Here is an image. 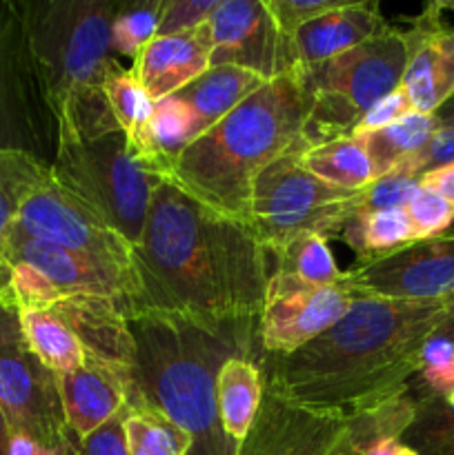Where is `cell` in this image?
Wrapping results in <instances>:
<instances>
[{"instance_id":"14","label":"cell","mask_w":454,"mask_h":455,"mask_svg":"<svg viewBox=\"0 0 454 455\" xmlns=\"http://www.w3.org/2000/svg\"><path fill=\"white\" fill-rule=\"evenodd\" d=\"M352 289L387 300L434 302L454 293V227L434 238L414 240L377 260L345 271Z\"/></svg>"},{"instance_id":"12","label":"cell","mask_w":454,"mask_h":455,"mask_svg":"<svg viewBox=\"0 0 454 455\" xmlns=\"http://www.w3.org/2000/svg\"><path fill=\"white\" fill-rule=\"evenodd\" d=\"M365 298L347 284H310L292 274H270L261 315L258 347L261 355L279 358L305 347L336 324L356 300Z\"/></svg>"},{"instance_id":"6","label":"cell","mask_w":454,"mask_h":455,"mask_svg":"<svg viewBox=\"0 0 454 455\" xmlns=\"http://www.w3.org/2000/svg\"><path fill=\"white\" fill-rule=\"evenodd\" d=\"M409 60L405 29L387 27L359 47L316 65L296 67L298 83L312 98L307 145L352 136L365 114L401 87Z\"/></svg>"},{"instance_id":"4","label":"cell","mask_w":454,"mask_h":455,"mask_svg":"<svg viewBox=\"0 0 454 455\" xmlns=\"http://www.w3.org/2000/svg\"><path fill=\"white\" fill-rule=\"evenodd\" d=\"M310 111L312 98L294 71L270 80L191 142L165 180L207 207L247 222L258 173L283 156L310 147L305 138Z\"/></svg>"},{"instance_id":"3","label":"cell","mask_w":454,"mask_h":455,"mask_svg":"<svg viewBox=\"0 0 454 455\" xmlns=\"http://www.w3.org/2000/svg\"><path fill=\"white\" fill-rule=\"evenodd\" d=\"M129 331L132 380L142 407L190 434V455H236L239 444L218 418L216 380L227 360L254 354L258 324H207L147 309L129 320Z\"/></svg>"},{"instance_id":"30","label":"cell","mask_w":454,"mask_h":455,"mask_svg":"<svg viewBox=\"0 0 454 455\" xmlns=\"http://www.w3.org/2000/svg\"><path fill=\"white\" fill-rule=\"evenodd\" d=\"M401 440L417 455H454V389L417 400Z\"/></svg>"},{"instance_id":"42","label":"cell","mask_w":454,"mask_h":455,"mask_svg":"<svg viewBox=\"0 0 454 455\" xmlns=\"http://www.w3.org/2000/svg\"><path fill=\"white\" fill-rule=\"evenodd\" d=\"M421 185L439 191L445 200H450V203L454 204V164H448V167H441L426 173V176L421 178Z\"/></svg>"},{"instance_id":"48","label":"cell","mask_w":454,"mask_h":455,"mask_svg":"<svg viewBox=\"0 0 454 455\" xmlns=\"http://www.w3.org/2000/svg\"><path fill=\"white\" fill-rule=\"evenodd\" d=\"M450 302H452V305H454V293H452V296H450Z\"/></svg>"},{"instance_id":"47","label":"cell","mask_w":454,"mask_h":455,"mask_svg":"<svg viewBox=\"0 0 454 455\" xmlns=\"http://www.w3.org/2000/svg\"><path fill=\"white\" fill-rule=\"evenodd\" d=\"M441 7V12H454V0H436Z\"/></svg>"},{"instance_id":"23","label":"cell","mask_w":454,"mask_h":455,"mask_svg":"<svg viewBox=\"0 0 454 455\" xmlns=\"http://www.w3.org/2000/svg\"><path fill=\"white\" fill-rule=\"evenodd\" d=\"M265 395V373L254 354L234 355L223 364L216 380V404L223 431L240 444L252 429Z\"/></svg>"},{"instance_id":"34","label":"cell","mask_w":454,"mask_h":455,"mask_svg":"<svg viewBox=\"0 0 454 455\" xmlns=\"http://www.w3.org/2000/svg\"><path fill=\"white\" fill-rule=\"evenodd\" d=\"M405 212L412 220L417 240L434 238L452 229L454 225V204L430 187H418Z\"/></svg>"},{"instance_id":"43","label":"cell","mask_w":454,"mask_h":455,"mask_svg":"<svg viewBox=\"0 0 454 455\" xmlns=\"http://www.w3.org/2000/svg\"><path fill=\"white\" fill-rule=\"evenodd\" d=\"M12 302V267L0 258V307Z\"/></svg>"},{"instance_id":"36","label":"cell","mask_w":454,"mask_h":455,"mask_svg":"<svg viewBox=\"0 0 454 455\" xmlns=\"http://www.w3.org/2000/svg\"><path fill=\"white\" fill-rule=\"evenodd\" d=\"M421 180L408 176H383L361 191L359 212H383V209H405L417 194Z\"/></svg>"},{"instance_id":"16","label":"cell","mask_w":454,"mask_h":455,"mask_svg":"<svg viewBox=\"0 0 454 455\" xmlns=\"http://www.w3.org/2000/svg\"><path fill=\"white\" fill-rule=\"evenodd\" d=\"M350 413L289 403L265 387L252 429L236 455H328L345 434Z\"/></svg>"},{"instance_id":"29","label":"cell","mask_w":454,"mask_h":455,"mask_svg":"<svg viewBox=\"0 0 454 455\" xmlns=\"http://www.w3.org/2000/svg\"><path fill=\"white\" fill-rule=\"evenodd\" d=\"M52 176V167L25 151H0V258L25 200Z\"/></svg>"},{"instance_id":"49","label":"cell","mask_w":454,"mask_h":455,"mask_svg":"<svg viewBox=\"0 0 454 455\" xmlns=\"http://www.w3.org/2000/svg\"><path fill=\"white\" fill-rule=\"evenodd\" d=\"M71 455H78V451H74V453H71Z\"/></svg>"},{"instance_id":"17","label":"cell","mask_w":454,"mask_h":455,"mask_svg":"<svg viewBox=\"0 0 454 455\" xmlns=\"http://www.w3.org/2000/svg\"><path fill=\"white\" fill-rule=\"evenodd\" d=\"M409 60L401 89L418 114H436L454 96V27L443 20L439 3H427L405 27Z\"/></svg>"},{"instance_id":"8","label":"cell","mask_w":454,"mask_h":455,"mask_svg":"<svg viewBox=\"0 0 454 455\" xmlns=\"http://www.w3.org/2000/svg\"><path fill=\"white\" fill-rule=\"evenodd\" d=\"M301 151L283 156L252 185L247 225L267 253L279 256L303 235L338 238L361 209V191L328 185L301 164Z\"/></svg>"},{"instance_id":"18","label":"cell","mask_w":454,"mask_h":455,"mask_svg":"<svg viewBox=\"0 0 454 455\" xmlns=\"http://www.w3.org/2000/svg\"><path fill=\"white\" fill-rule=\"evenodd\" d=\"M62 409L74 438H85L105 425L120 409H141L132 369L85 355L76 371L58 376Z\"/></svg>"},{"instance_id":"37","label":"cell","mask_w":454,"mask_h":455,"mask_svg":"<svg viewBox=\"0 0 454 455\" xmlns=\"http://www.w3.org/2000/svg\"><path fill=\"white\" fill-rule=\"evenodd\" d=\"M218 0H163L156 36H178L199 29L209 20Z\"/></svg>"},{"instance_id":"46","label":"cell","mask_w":454,"mask_h":455,"mask_svg":"<svg viewBox=\"0 0 454 455\" xmlns=\"http://www.w3.org/2000/svg\"><path fill=\"white\" fill-rule=\"evenodd\" d=\"M9 443H12V431H9L4 413L0 409V455H9Z\"/></svg>"},{"instance_id":"38","label":"cell","mask_w":454,"mask_h":455,"mask_svg":"<svg viewBox=\"0 0 454 455\" xmlns=\"http://www.w3.org/2000/svg\"><path fill=\"white\" fill-rule=\"evenodd\" d=\"M263 3L279 25L280 34L292 40V36L303 25L336 9L343 0H263Z\"/></svg>"},{"instance_id":"24","label":"cell","mask_w":454,"mask_h":455,"mask_svg":"<svg viewBox=\"0 0 454 455\" xmlns=\"http://www.w3.org/2000/svg\"><path fill=\"white\" fill-rule=\"evenodd\" d=\"M301 164L328 185L345 191H363L377 180V172L361 138L343 136L310 145L301 151Z\"/></svg>"},{"instance_id":"44","label":"cell","mask_w":454,"mask_h":455,"mask_svg":"<svg viewBox=\"0 0 454 455\" xmlns=\"http://www.w3.org/2000/svg\"><path fill=\"white\" fill-rule=\"evenodd\" d=\"M432 336L454 342V305H450L448 314H445V318L441 320L439 327L434 329V333H432Z\"/></svg>"},{"instance_id":"41","label":"cell","mask_w":454,"mask_h":455,"mask_svg":"<svg viewBox=\"0 0 454 455\" xmlns=\"http://www.w3.org/2000/svg\"><path fill=\"white\" fill-rule=\"evenodd\" d=\"M328 455H363V435H361L359 422H356L354 413H350L345 434L341 435V440L334 444L332 451Z\"/></svg>"},{"instance_id":"9","label":"cell","mask_w":454,"mask_h":455,"mask_svg":"<svg viewBox=\"0 0 454 455\" xmlns=\"http://www.w3.org/2000/svg\"><path fill=\"white\" fill-rule=\"evenodd\" d=\"M49 167L58 185L92 207L134 249L138 247L160 178L132 158L123 132L85 142L58 140Z\"/></svg>"},{"instance_id":"21","label":"cell","mask_w":454,"mask_h":455,"mask_svg":"<svg viewBox=\"0 0 454 455\" xmlns=\"http://www.w3.org/2000/svg\"><path fill=\"white\" fill-rule=\"evenodd\" d=\"M52 309L69 324L85 355L132 369L134 338L127 314L118 305L101 298H67Z\"/></svg>"},{"instance_id":"15","label":"cell","mask_w":454,"mask_h":455,"mask_svg":"<svg viewBox=\"0 0 454 455\" xmlns=\"http://www.w3.org/2000/svg\"><path fill=\"white\" fill-rule=\"evenodd\" d=\"M207 22L212 67H239L265 83L296 69L292 43L280 34L263 0H218Z\"/></svg>"},{"instance_id":"28","label":"cell","mask_w":454,"mask_h":455,"mask_svg":"<svg viewBox=\"0 0 454 455\" xmlns=\"http://www.w3.org/2000/svg\"><path fill=\"white\" fill-rule=\"evenodd\" d=\"M102 92H105L107 102H109L116 124H118L125 140H127V151L134 156L141 149L142 140H145L151 111H154V100L141 87L134 71L120 65L118 58L114 56L107 62Z\"/></svg>"},{"instance_id":"35","label":"cell","mask_w":454,"mask_h":455,"mask_svg":"<svg viewBox=\"0 0 454 455\" xmlns=\"http://www.w3.org/2000/svg\"><path fill=\"white\" fill-rule=\"evenodd\" d=\"M448 164H454V127H439L417 154L409 156L392 173L421 180L426 173L448 167Z\"/></svg>"},{"instance_id":"20","label":"cell","mask_w":454,"mask_h":455,"mask_svg":"<svg viewBox=\"0 0 454 455\" xmlns=\"http://www.w3.org/2000/svg\"><path fill=\"white\" fill-rule=\"evenodd\" d=\"M387 27L390 22L377 0H343L336 9L314 18L292 36L294 62L296 67H307L329 60L368 43Z\"/></svg>"},{"instance_id":"10","label":"cell","mask_w":454,"mask_h":455,"mask_svg":"<svg viewBox=\"0 0 454 455\" xmlns=\"http://www.w3.org/2000/svg\"><path fill=\"white\" fill-rule=\"evenodd\" d=\"M0 409L9 431L52 451H71L76 438L67 425L58 376L29 349L20 314L12 302L0 307Z\"/></svg>"},{"instance_id":"22","label":"cell","mask_w":454,"mask_h":455,"mask_svg":"<svg viewBox=\"0 0 454 455\" xmlns=\"http://www.w3.org/2000/svg\"><path fill=\"white\" fill-rule=\"evenodd\" d=\"M263 84H265V80L258 78L252 71L221 65L209 67L203 76L191 80L187 87H182L174 96L187 105L191 118H194L196 136L200 138Z\"/></svg>"},{"instance_id":"25","label":"cell","mask_w":454,"mask_h":455,"mask_svg":"<svg viewBox=\"0 0 454 455\" xmlns=\"http://www.w3.org/2000/svg\"><path fill=\"white\" fill-rule=\"evenodd\" d=\"M338 240L350 244L356 251V265H363L414 243L417 234L405 209H383L352 216L338 234Z\"/></svg>"},{"instance_id":"13","label":"cell","mask_w":454,"mask_h":455,"mask_svg":"<svg viewBox=\"0 0 454 455\" xmlns=\"http://www.w3.org/2000/svg\"><path fill=\"white\" fill-rule=\"evenodd\" d=\"M13 229L96 260L136 269V249L118 231L111 229L92 207L58 185L53 176H49L25 200Z\"/></svg>"},{"instance_id":"32","label":"cell","mask_w":454,"mask_h":455,"mask_svg":"<svg viewBox=\"0 0 454 455\" xmlns=\"http://www.w3.org/2000/svg\"><path fill=\"white\" fill-rule=\"evenodd\" d=\"M163 0H127L118 3L111 20V56L136 58L150 40L156 38Z\"/></svg>"},{"instance_id":"19","label":"cell","mask_w":454,"mask_h":455,"mask_svg":"<svg viewBox=\"0 0 454 455\" xmlns=\"http://www.w3.org/2000/svg\"><path fill=\"white\" fill-rule=\"evenodd\" d=\"M212 67L209 22L178 36H156L134 58V76L154 102L165 100Z\"/></svg>"},{"instance_id":"1","label":"cell","mask_w":454,"mask_h":455,"mask_svg":"<svg viewBox=\"0 0 454 455\" xmlns=\"http://www.w3.org/2000/svg\"><path fill=\"white\" fill-rule=\"evenodd\" d=\"M267 249L252 227L158 180L134 251L150 309L207 324H258Z\"/></svg>"},{"instance_id":"27","label":"cell","mask_w":454,"mask_h":455,"mask_svg":"<svg viewBox=\"0 0 454 455\" xmlns=\"http://www.w3.org/2000/svg\"><path fill=\"white\" fill-rule=\"evenodd\" d=\"M439 127L441 123L434 114L409 111L387 127L356 138L363 140L378 180L383 176H390L401 163L417 154Z\"/></svg>"},{"instance_id":"45","label":"cell","mask_w":454,"mask_h":455,"mask_svg":"<svg viewBox=\"0 0 454 455\" xmlns=\"http://www.w3.org/2000/svg\"><path fill=\"white\" fill-rule=\"evenodd\" d=\"M436 118H439L441 127H454V96L436 111Z\"/></svg>"},{"instance_id":"31","label":"cell","mask_w":454,"mask_h":455,"mask_svg":"<svg viewBox=\"0 0 454 455\" xmlns=\"http://www.w3.org/2000/svg\"><path fill=\"white\" fill-rule=\"evenodd\" d=\"M129 455H190L191 438L156 409H129L125 416Z\"/></svg>"},{"instance_id":"5","label":"cell","mask_w":454,"mask_h":455,"mask_svg":"<svg viewBox=\"0 0 454 455\" xmlns=\"http://www.w3.org/2000/svg\"><path fill=\"white\" fill-rule=\"evenodd\" d=\"M20 7L31 60L56 120V142L120 132L102 92L118 0H40Z\"/></svg>"},{"instance_id":"33","label":"cell","mask_w":454,"mask_h":455,"mask_svg":"<svg viewBox=\"0 0 454 455\" xmlns=\"http://www.w3.org/2000/svg\"><path fill=\"white\" fill-rule=\"evenodd\" d=\"M276 271L292 274L310 284H338L345 280V271L336 267L329 243L323 235H303L276 256Z\"/></svg>"},{"instance_id":"26","label":"cell","mask_w":454,"mask_h":455,"mask_svg":"<svg viewBox=\"0 0 454 455\" xmlns=\"http://www.w3.org/2000/svg\"><path fill=\"white\" fill-rule=\"evenodd\" d=\"M18 314H20V329L27 345L49 371L61 376V373L76 371L85 363L83 345L56 311L31 309Z\"/></svg>"},{"instance_id":"40","label":"cell","mask_w":454,"mask_h":455,"mask_svg":"<svg viewBox=\"0 0 454 455\" xmlns=\"http://www.w3.org/2000/svg\"><path fill=\"white\" fill-rule=\"evenodd\" d=\"M412 109V105H409L408 96H405L403 89H396V92H392L390 96H385L383 100H378L377 105L372 107V109L368 111V114L361 118V123L356 124L354 133L352 136H365V133H372V132H378V129L387 127V124H392L394 120L403 118L405 114H409Z\"/></svg>"},{"instance_id":"39","label":"cell","mask_w":454,"mask_h":455,"mask_svg":"<svg viewBox=\"0 0 454 455\" xmlns=\"http://www.w3.org/2000/svg\"><path fill=\"white\" fill-rule=\"evenodd\" d=\"M125 416H127V407L120 409L111 420H107L85 438H76L78 455H129Z\"/></svg>"},{"instance_id":"2","label":"cell","mask_w":454,"mask_h":455,"mask_svg":"<svg viewBox=\"0 0 454 455\" xmlns=\"http://www.w3.org/2000/svg\"><path fill=\"white\" fill-rule=\"evenodd\" d=\"M448 300L365 296L336 324L289 355L261 360L265 387L289 403L354 413L396 394L450 309Z\"/></svg>"},{"instance_id":"7","label":"cell","mask_w":454,"mask_h":455,"mask_svg":"<svg viewBox=\"0 0 454 455\" xmlns=\"http://www.w3.org/2000/svg\"><path fill=\"white\" fill-rule=\"evenodd\" d=\"M4 262L12 267V305L18 311L52 309L67 298L109 300L129 320L150 309L136 269L29 238L18 229L9 235Z\"/></svg>"},{"instance_id":"11","label":"cell","mask_w":454,"mask_h":455,"mask_svg":"<svg viewBox=\"0 0 454 455\" xmlns=\"http://www.w3.org/2000/svg\"><path fill=\"white\" fill-rule=\"evenodd\" d=\"M56 120L45 100L20 3L0 0V151H25L52 164Z\"/></svg>"}]
</instances>
